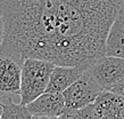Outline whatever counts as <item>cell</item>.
Here are the masks:
<instances>
[{"label": "cell", "instance_id": "cell-10", "mask_svg": "<svg viewBox=\"0 0 124 119\" xmlns=\"http://www.w3.org/2000/svg\"><path fill=\"white\" fill-rule=\"evenodd\" d=\"M1 105H2V117H1V119L32 118L26 105L22 104L21 102L15 103V102H13V99H1Z\"/></svg>", "mask_w": 124, "mask_h": 119}, {"label": "cell", "instance_id": "cell-15", "mask_svg": "<svg viewBox=\"0 0 124 119\" xmlns=\"http://www.w3.org/2000/svg\"><path fill=\"white\" fill-rule=\"evenodd\" d=\"M0 104H1V96H0Z\"/></svg>", "mask_w": 124, "mask_h": 119}, {"label": "cell", "instance_id": "cell-3", "mask_svg": "<svg viewBox=\"0 0 124 119\" xmlns=\"http://www.w3.org/2000/svg\"><path fill=\"white\" fill-rule=\"evenodd\" d=\"M101 91L104 89L90 73L85 71L78 80L63 92L65 107L60 118H72L78 110L94 102Z\"/></svg>", "mask_w": 124, "mask_h": 119}, {"label": "cell", "instance_id": "cell-8", "mask_svg": "<svg viewBox=\"0 0 124 119\" xmlns=\"http://www.w3.org/2000/svg\"><path fill=\"white\" fill-rule=\"evenodd\" d=\"M105 55L124 58V5H121L110 24L105 42Z\"/></svg>", "mask_w": 124, "mask_h": 119}, {"label": "cell", "instance_id": "cell-6", "mask_svg": "<svg viewBox=\"0 0 124 119\" xmlns=\"http://www.w3.org/2000/svg\"><path fill=\"white\" fill-rule=\"evenodd\" d=\"M26 107L32 118H60L65 107L64 95L63 93L45 92Z\"/></svg>", "mask_w": 124, "mask_h": 119}, {"label": "cell", "instance_id": "cell-12", "mask_svg": "<svg viewBox=\"0 0 124 119\" xmlns=\"http://www.w3.org/2000/svg\"><path fill=\"white\" fill-rule=\"evenodd\" d=\"M4 40H5V19H4L2 10L0 8V47L2 46Z\"/></svg>", "mask_w": 124, "mask_h": 119}, {"label": "cell", "instance_id": "cell-2", "mask_svg": "<svg viewBox=\"0 0 124 119\" xmlns=\"http://www.w3.org/2000/svg\"><path fill=\"white\" fill-rule=\"evenodd\" d=\"M55 63L37 57H25L21 73V103L29 104L46 92Z\"/></svg>", "mask_w": 124, "mask_h": 119}, {"label": "cell", "instance_id": "cell-7", "mask_svg": "<svg viewBox=\"0 0 124 119\" xmlns=\"http://www.w3.org/2000/svg\"><path fill=\"white\" fill-rule=\"evenodd\" d=\"M93 119H124V96L110 91H101L91 103Z\"/></svg>", "mask_w": 124, "mask_h": 119}, {"label": "cell", "instance_id": "cell-4", "mask_svg": "<svg viewBox=\"0 0 124 119\" xmlns=\"http://www.w3.org/2000/svg\"><path fill=\"white\" fill-rule=\"evenodd\" d=\"M24 58L0 47V96L13 99L19 95Z\"/></svg>", "mask_w": 124, "mask_h": 119}, {"label": "cell", "instance_id": "cell-1", "mask_svg": "<svg viewBox=\"0 0 124 119\" xmlns=\"http://www.w3.org/2000/svg\"><path fill=\"white\" fill-rule=\"evenodd\" d=\"M115 0H0L2 46L25 57L88 69L105 55Z\"/></svg>", "mask_w": 124, "mask_h": 119}, {"label": "cell", "instance_id": "cell-14", "mask_svg": "<svg viewBox=\"0 0 124 119\" xmlns=\"http://www.w3.org/2000/svg\"><path fill=\"white\" fill-rule=\"evenodd\" d=\"M115 1H117L120 5H124V0H115Z\"/></svg>", "mask_w": 124, "mask_h": 119}, {"label": "cell", "instance_id": "cell-5", "mask_svg": "<svg viewBox=\"0 0 124 119\" xmlns=\"http://www.w3.org/2000/svg\"><path fill=\"white\" fill-rule=\"evenodd\" d=\"M86 71L104 91H110L114 85L124 78V58L104 55L96 60Z\"/></svg>", "mask_w": 124, "mask_h": 119}, {"label": "cell", "instance_id": "cell-13", "mask_svg": "<svg viewBox=\"0 0 124 119\" xmlns=\"http://www.w3.org/2000/svg\"><path fill=\"white\" fill-rule=\"evenodd\" d=\"M1 117H2V105L0 104V119H1Z\"/></svg>", "mask_w": 124, "mask_h": 119}, {"label": "cell", "instance_id": "cell-9", "mask_svg": "<svg viewBox=\"0 0 124 119\" xmlns=\"http://www.w3.org/2000/svg\"><path fill=\"white\" fill-rule=\"evenodd\" d=\"M86 69L73 65H55L46 92L63 93L74 81H76Z\"/></svg>", "mask_w": 124, "mask_h": 119}, {"label": "cell", "instance_id": "cell-11", "mask_svg": "<svg viewBox=\"0 0 124 119\" xmlns=\"http://www.w3.org/2000/svg\"><path fill=\"white\" fill-rule=\"evenodd\" d=\"M110 92L113 93H116V94H120V95L124 96V78L122 80H120L117 84H115L110 88Z\"/></svg>", "mask_w": 124, "mask_h": 119}]
</instances>
